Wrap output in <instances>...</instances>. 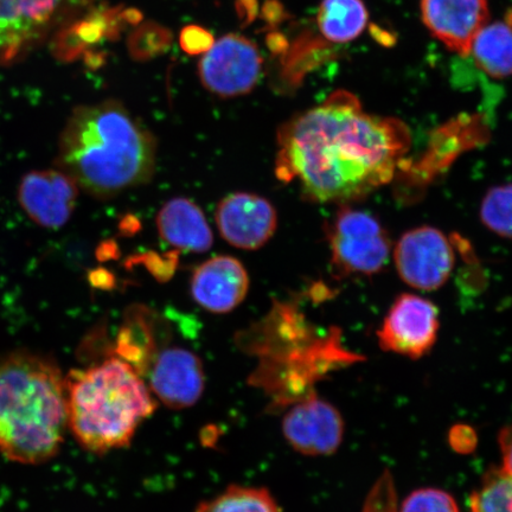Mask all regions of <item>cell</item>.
<instances>
[{
	"label": "cell",
	"mask_w": 512,
	"mask_h": 512,
	"mask_svg": "<svg viewBox=\"0 0 512 512\" xmlns=\"http://www.w3.org/2000/svg\"><path fill=\"white\" fill-rule=\"evenodd\" d=\"M156 158L152 134L124 105L107 100L75 108L61 133L56 168L104 200L149 182Z\"/></svg>",
	"instance_id": "2"
},
{
	"label": "cell",
	"mask_w": 512,
	"mask_h": 512,
	"mask_svg": "<svg viewBox=\"0 0 512 512\" xmlns=\"http://www.w3.org/2000/svg\"><path fill=\"white\" fill-rule=\"evenodd\" d=\"M470 512H512V473L494 467L470 497Z\"/></svg>",
	"instance_id": "22"
},
{
	"label": "cell",
	"mask_w": 512,
	"mask_h": 512,
	"mask_svg": "<svg viewBox=\"0 0 512 512\" xmlns=\"http://www.w3.org/2000/svg\"><path fill=\"white\" fill-rule=\"evenodd\" d=\"M422 22L444 46L470 56L473 40L490 22L489 0H421Z\"/></svg>",
	"instance_id": "15"
},
{
	"label": "cell",
	"mask_w": 512,
	"mask_h": 512,
	"mask_svg": "<svg viewBox=\"0 0 512 512\" xmlns=\"http://www.w3.org/2000/svg\"><path fill=\"white\" fill-rule=\"evenodd\" d=\"M158 320L145 306H133L126 312L119 331L114 355L130 364L143 379L160 350L157 341Z\"/></svg>",
	"instance_id": "18"
},
{
	"label": "cell",
	"mask_w": 512,
	"mask_h": 512,
	"mask_svg": "<svg viewBox=\"0 0 512 512\" xmlns=\"http://www.w3.org/2000/svg\"><path fill=\"white\" fill-rule=\"evenodd\" d=\"M79 192V185L59 168L31 171L19 183L18 201L31 221L57 229L72 217Z\"/></svg>",
	"instance_id": "13"
},
{
	"label": "cell",
	"mask_w": 512,
	"mask_h": 512,
	"mask_svg": "<svg viewBox=\"0 0 512 512\" xmlns=\"http://www.w3.org/2000/svg\"><path fill=\"white\" fill-rule=\"evenodd\" d=\"M438 332L437 306L426 298L406 293L390 307L377 337L383 350L418 360L434 347Z\"/></svg>",
	"instance_id": "10"
},
{
	"label": "cell",
	"mask_w": 512,
	"mask_h": 512,
	"mask_svg": "<svg viewBox=\"0 0 512 512\" xmlns=\"http://www.w3.org/2000/svg\"><path fill=\"white\" fill-rule=\"evenodd\" d=\"M337 336L315 341L311 326L296 307L275 303L261 322L241 335L246 349L261 357L251 381L265 388L275 402L303 398L320 374L335 363L352 360V355L339 347Z\"/></svg>",
	"instance_id": "5"
},
{
	"label": "cell",
	"mask_w": 512,
	"mask_h": 512,
	"mask_svg": "<svg viewBox=\"0 0 512 512\" xmlns=\"http://www.w3.org/2000/svg\"><path fill=\"white\" fill-rule=\"evenodd\" d=\"M368 21L363 0H322L317 14L320 34L332 44L355 41L367 28Z\"/></svg>",
	"instance_id": "19"
},
{
	"label": "cell",
	"mask_w": 512,
	"mask_h": 512,
	"mask_svg": "<svg viewBox=\"0 0 512 512\" xmlns=\"http://www.w3.org/2000/svg\"><path fill=\"white\" fill-rule=\"evenodd\" d=\"M480 220L492 233L512 239V183L488 191L480 206Z\"/></svg>",
	"instance_id": "23"
},
{
	"label": "cell",
	"mask_w": 512,
	"mask_h": 512,
	"mask_svg": "<svg viewBox=\"0 0 512 512\" xmlns=\"http://www.w3.org/2000/svg\"><path fill=\"white\" fill-rule=\"evenodd\" d=\"M262 57L249 38L229 34L214 43L198 63L202 85L221 98L251 93L261 78Z\"/></svg>",
	"instance_id": "8"
},
{
	"label": "cell",
	"mask_w": 512,
	"mask_h": 512,
	"mask_svg": "<svg viewBox=\"0 0 512 512\" xmlns=\"http://www.w3.org/2000/svg\"><path fill=\"white\" fill-rule=\"evenodd\" d=\"M157 227L162 238L184 252L204 253L213 246V233L200 207L187 198H175L160 209Z\"/></svg>",
	"instance_id": "17"
},
{
	"label": "cell",
	"mask_w": 512,
	"mask_h": 512,
	"mask_svg": "<svg viewBox=\"0 0 512 512\" xmlns=\"http://www.w3.org/2000/svg\"><path fill=\"white\" fill-rule=\"evenodd\" d=\"M400 512H460L456 499L439 489H419L403 501Z\"/></svg>",
	"instance_id": "24"
},
{
	"label": "cell",
	"mask_w": 512,
	"mask_h": 512,
	"mask_svg": "<svg viewBox=\"0 0 512 512\" xmlns=\"http://www.w3.org/2000/svg\"><path fill=\"white\" fill-rule=\"evenodd\" d=\"M451 444L459 452H469L476 445V435L471 428L458 426L451 433Z\"/></svg>",
	"instance_id": "27"
},
{
	"label": "cell",
	"mask_w": 512,
	"mask_h": 512,
	"mask_svg": "<svg viewBox=\"0 0 512 512\" xmlns=\"http://www.w3.org/2000/svg\"><path fill=\"white\" fill-rule=\"evenodd\" d=\"M213 34L200 25H188L179 35V44L185 53L189 55H203L214 46Z\"/></svg>",
	"instance_id": "26"
},
{
	"label": "cell",
	"mask_w": 512,
	"mask_h": 512,
	"mask_svg": "<svg viewBox=\"0 0 512 512\" xmlns=\"http://www.w3.org/2000/svg\"><path fill=\"white\" fill-rule=\"evenodd\" d=\"M249 290L245 267L232 256H216L196 268L191 278V296L211 313L223 315L238 307Z\"/></svg>",
	"instance_id": "16"
},
{
	"label": "cell",
	"mask_w": 512,
	"mask_h": 512,
	"mask_svg": "<svg viewBox=\"0 0 512 512\" xmlns=\"http://www.w3.org/2000/svg\"><path fill=\"white\" fill-rule=\"evenodd\" d=\"M95 0H0V64L41 46L91 8Z\"/></svg>",
	"instance_id": "6"
},
{
	"label": "cell",
	"mask_w": 512,
	"mask_h": 512,
	"mask_svg": "<svg viewBox=\"0 0 512 512\" xmlns=\"http://www.w3.org/2000/svg\"><path fill=\"white\" fill-rule=\"evenodd\" d=\"M67 430L66 376L59 364L29 350L0 358V454L19 464L47 463Z\"/></svg>",
	"instance_id": "3"
},
{
	"label": "cell",
	"mask_w": 512,
	"mask_h": 512,
	"mask_svg": "<svg viewBox=\"0 0 512 512\" xmlns=\"http://www.w3.org/2000/svg\"><path fill=\"white\" fill-rule=\"evenodd\" d=\"M144 379L155 399L177 411L195 406L206 388L200 356L181 347L160 349Z\"/></svg>",
	"instance_id": "12"
},
{
	"label": "cell",
	"mask_w": 512,
	"mask_h": 512,
	"mask_svg": "<svg viewBox=\"0 0 512 512\" xmlns=\"http://www.w3.org/2000/svg\"><path fill=\"white\" fill-rule=\"evenodd\" d=\"M498 444L501 448L503 469L512 473V424L499 433Z\"/></svg>",
	"instance_id": "28"
},
{
	"label": "cell",
	"mask_w": 512,
	"mask_h": 512,
	"mask_svg": "<svg viewBox=\"0 0 512 512\" xmlns=\"http://www.w3.org/2000/svg\"><path fill=\"white\" fill-rule=\"evenodd\" d=\"M470 55L491 78L512 76V25L505 21L486 24L473 40Z\"/></svg>",
	"instance_id": "20"
},
{
	"label": "cell",
	"mask_w": 512,
	"mask_h": 512,
	"mask_svg": "<svg viewBox=\"0 0 512 512\" xmlns=\"http://www.w3.org/2000/svg\"><path fill=\"white\" fill-rule=\"evenodd\" d=\"M222 238L230 245L255 251L265 246L277 230V211L266 198L236 192L224 198L216 210Z\"/></svg>",
	"instance_id": "14"
},
{
	"label": "cell",
	"mask_w": 512,
	"mask_h": 512,
	"mask_svg": "<svg viewBox=\"0 0 512 512\" xmlns=\"http://www.w3.org/2000/svg\"><path fill=\"white\" fill-rule=\"evenodd\" d=\"M196 512H281V510L267 489L232 485L219 496L198 505Z\"/></svg>",
	"instance_id": "21"
},
{
	"label": "cell",
	"mask_w": 512,
	"mask_h": 512,
	"mask_svg": "<svg viewBox=\"0 0 512 512\" xmlns=\"http://www.w3.org/2000/svg\"><path fill=\"white\" fill-rule=\"evenodd\" d=\"M400 278L421 291L438 290L450 279L456 255L450 240L432 227L408 230L393 248Z\"/></svg>",
	"instance_id": "9"
},
{
	"label": "cell",
	"mask_w": 512,
	"mask_h": 512,
	"mask_svg": "<svg viewBox=\"0 0 512 512\" xmlns=\"http://www.w3.org/2000/svg\"><path fill=\"white\" fill-rule=\"evenodd\" d=\"M169 41L168 31L157 27V25L147 24L132 36L130 44L132 55L137 59L144 60L146 57L160 53Z\"/></svg>",
	"instance_id": "25"
},
{
	"label": "cell",
	"mask_w": 512,
	"mask_h": 512,
	"mask_svg": "<svg viewBox=\"0 0 512 512\" xmlns=\"http://www.w3.org/2000/svg\"><path fill=\"white\" fill-rule=\"evenodd\" d=\"M281 427L288 445L307 457L334 454L342 444L345 428L338 409L315 392L292 403Z\"/></svg>",
	"instance_id": "11"
},
{
	"label": "cell",
	"mask_w": 512,
	"mask_h": 512,
	"mask_svg": "<svg viewBox=\"0 0 512 512\" xmlns=\"http://www.w3.org/2000/svg\"><path fill=\"white\" fill-rule=\"evenodd\" d=\"M329 241L332 265L342 275L379 273L393 255L386 230L366 211H339L332 221Z\"/></svg>",
	"instance_id": "7"
},
{
	"label": "cell",
	"mask_w": 512,
	"mask_h": 512,
	"mask_svg": "<svg viewBox=\"0 0 512 512\" xmlns=\"http://www.w3.org/2000/svg\"><path fill=\"white\" fill-rule=\"evenodd\" d=\"M504 21L512 25V9L508 12L507 17H505Z\"/></svg>",
	"instance_id": "29"
},
{
	"label": "cell",
	"mask_w": 512,
	"mask_h": 512,
	"mask_svg": "<svg viewBox=\"0 0 512 512\" xmlns=\"http://www.w3.org/2000/svg\"><path fill=\"white\" fill-rule=\"evenodd\" d=\"M409 145L405 124L337 91L280 128L275 175L313 202L344 204L392 181Z\"/></svg>",
	"instance_id": "1"
},
{
	"label": "cell",
	"mask_w": 512,
	"mask_h": 512,
	"mask_svg": "<svg viewBox=\"0 0 512 512\" xmlns=\"http://www.w3.org/2000/svg\"><path fill=\"white\" fill-rule=\"evenodd\" d=\"M66 388L68 430L95 454L130 446L157 409L143 376L115 355L70 371Z\"/></svg>",
	"instance_id": "4"
}]
</instances>
